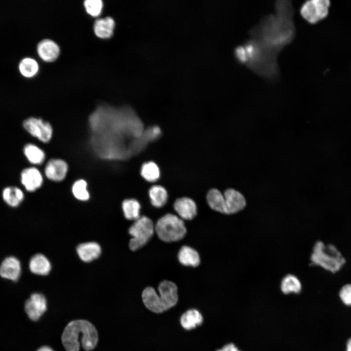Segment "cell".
<instances>
[{"label": "cell", "mask_w": 351, "mask_h": 351, "mask_svg": "<svg viewBox=\"0 0 351 351\" xmlns=\"http://www.w3.org/2000/svg\"><path fill=\"white\" fill-rule=\"evenodd\" d=\"M293 14L291 1L277 0L274 13L263 18L250 31V38L243 45L245 65L261 77L272 81L278 78L277 56L295 34Z\"/></svg>", "instance_id": "6da1fadb"}, {"label": "cell", "mask_w": 351, "mask_h": 351, "mask_svg": "<svg viewBox=\"0 0 351 351\" xmlns=\"http://www.w3.org/2000/svg\"><path fill=\"white\" fill-rule=\"evenodd\" d=\"M136 117L129 107L115 108L106 104L98 106L89 118L90 143L96 155L108 160L126 156L124 139L136 135Z\"/></svg>", "instance_id": "7a4b0ae2"}, {"label": "cell", "mask_w": 351, "mask_h": 351, "mask_svg": "<svg viewBox=\"0 0 351 351\" xmlns=\"http://www.w3.org/2000/svg\"><path fill=\"white\" fill-rule=\"evenodd\" d=\"M61 341L67 351H78L80 345L86 351L94 349L98 342V334L94 326L85 320L69 322L63 330Z\"/></svg>", "instance_id": "3957f363"}, {"label": "cell", "mask_w": 351, "mask_h": 351, "mask_svg": "<svg viewBox=\"0 0 351 351\" xmlns=\"http://www.w3.org/2000/svg\"><path fill=\"white\" fill-rule=\"evenodd\" d=\"M159 295L152 287H147L142 293L145 307L151 311L160 313L174 307L178 301L177 288L170 281H162L158 287Z\"/></svg>", "instance_id": "277c9868"}, {"label": "cell", "mask_w": 351, "mask_h": 351, "mask_svg": "<svg viewBox=\"0 0 351 351\" xmlns=\"http://www.w3.org/2000/svg\"><path fill=\"white\" fill-rule=\"evenodd\" d=\"M310 259L312 265L332 273L339 272L346 263L345 257L335 245L325 244L321 241L315 242Z\"/></svg>", "instance_id": "5b68a950"}, {"label": "cell", "mask_w": 351, "mask_h": 351, "mask_svg": "<svg viewBox=\"0 0 351 351\" xmlns=\"http://www.w3.org/2000/svg\"><path fill=\"white\" fill-rule=\"evenodd\" d=\"M155 229L159 239L166 242L178 241L186 234V228L182 219L171 214L160 217Z\"/></svg>", "instance_id": "8992f818"}, {"label": "cell", "mask_w": 351, "mask_h": 351, "mask_svg": "<svg viewBox=\"0 0 351 351\" xmlns=\"http://www.w3.org/2000/svg\"><path fill=\"white\" fill-rule=\"evenodd\" d=\"M155 227L153 221L146 216H140L135 220L129 229L132 236L129 246L132 251H136L144 246L153 236Z\"/></svg>", "instance_id": "52a82bcc"}, {"label": "cell", "mask_w": 351, "mask_h": 351, "mask_svg": "<svg viewBox=\"0 0 351 351\" xmlns=\"http://www.w3.org/2000/svg\"><path fill=\"white\" fill-rule=\"evenodd\" d=\"M330 6L328 0H308L301 6L300 14L309 23H316L327 16Z\"/></svg>", "instance_id": "ba28073f"}, {"label": "cell", "mask_w": 351, "mask_h": 351, "mask_svg": "<svg viewBox=\"0 0 351 351\" xmlns=\"http://www.w3.org/2000/svg\"><path fill=\"white\" fill-rule=\"evenodd\" d=\"M24 129L32 136L44 143L52 138L53 131L51 125L41 118L30 117L23 122Z\"/></svg>", "instance_id": "9c48e42d"}, {"label": "cell", "mask_w": 351, "mask_h": 351, "mask_svg": "<svg viewBox=\"0 0 351 351\" xmlns=\"http://www.w3.org/2000/svg\"><path fill=\"white\" fill-rule=\"evenodd\" d=\"M24 309L31 320L37 321L46 311L47 302L45 297L41 293L32 294L26 301Z\"/></svg>", "instance_id": "30bf717a"}, {"label": "cell", "mask_w": 351, "mask_h": 351, "mask_svg": "<svg viewBox=\"0 0 351 351\" xmlns=\"http://www.w3.org/2000/svg\"><path fill=\"white\" fill-rule=\"evenodd\" d=\"M68 169V164L64 160L59 158H53L50 159L46 164L44 173L49 179L58 182L65 178Z\"/></svg>", "instance_id": "8fae6325"}, {"label": "cell", "mask_w": 351, "mask_h": 351, "mask_svg": "<svg viewBox=\"0 0 351 351\" xmlns=\"http://www.w3.org/2000/svg\"><path fill=\"white\" fill-rule=\"evenodd\" d=\"M225 214H233L243 209L246 204L244 196L239 192L228 189L224 193Z\"/></svg>", "instance_id": "7c38bea8"}, {"label": "cell", "mask_w": 351, "mask_h": 351, "mask_svg": "<svg viewBox=\"0 0 351 351\" xmlns=\"http://www.w3.org/2000/svg\"><path fill=\"white\" fill-rule=\"evenodd\" d=\"M20 176L21 183L29 192L35 191L42 184V176L40 171L35 167L24 169Z\"/></svg>", "instance_id": "4fadbf2b"}, {"label": "cell", "mask_w": 351, "mask_h": 351, "mask_svg": "<svg viewBox=\"0 0 351 351\" xmlns=\"http://www.w3.org/2000/svg\"><path fill=\"white\" fill-rule=\"evenodd\" d=\"M39 56L46 62L55 60L59 55L58 45L53 40L44 39L39 41L37 46Z\"/></svg>", "instance_id": "5bb4252c"}, {"label": "cell", "mask_w": 351, "mask_h": 351, "mask_svg": "<svg viewBox=\"0 0 351 351\" xmlns=\"http://www.w3.org/2000/svg\"><path fill=\"white\" fill-rule=\"evenodd\" d=\"M174 208L183 219L192 220L197 214V206L195 202L188 197L177 199L174 202Z\"/></svg>", "instance_id": "9a60e30c"}, {"label": "cell", "mask_w": 351, "mask_h": 351, "mask_svg": "<svg viewBox=\"0 0 351 351\" xmlns=\"http://www.w3.org/2000/svg\"><path fill=\"white\" fill-rule=\"evenodd\" d=\"M21 271L20 261L16 257L10 256L6 258L0 266V275L5 279L17 281Z\"/></svg>", "instance_id": "2e32d148"}, {"label": "cell", "mask_w": 351, "mask_h": 351, "mask_svg": "<svg viewBox=\"0 0 351 351\" xmlns=\"http://www.w3.org/2000/svg\"><path fill=\"white\" fill-rule=\"evenodd\" d=\"M77 252L81 260L89 262L99 256L101 250L100 245L97 242H89L78 245Z\"/></svg>", "instance_id": "e0dca14e"}, {"label": "cell", "mask_w": 351, "mask_h": 351, "mask_svg": "<svg viewBox=\"0 0 351 351\" xmlns=\"http://www.w3.org/2000/svg\"><path fill=\"white\" fill-rule=\"evenodd\" d=\"M115 26L114 20L111 17L98 19L94 24V33L99 38H109L113 34Z\"/></svg>", "instance_id": "ac0fdd59"}, {"label": "cell", "mask_w": 351, "mask_h": 351, "mask_svg": "<svg viewBox=\"0 0 351 351\" xmlns=\"http://www.w3.org/2000/svg\"><path fill=\"white\" fill-rule=\"evenodd\" d=\"M29 269L34 274L45 275L51 269V265L48 258L44 255L38 254L31 258L29 263Z\"/></svg>", "instance_id": "d6986e66"}, {"label": "cell", "mask_w": 351, "mask_h": 351, "mask_svg": "<svg viewBox=\"0 0 351 351\" xmlns=\"http://www.w3.org/2000/svg\"><path fill=\"white\" fill-rule=\"evenodd\" d=\"M179 262L183 265L195 267L200 262V256L197 252L193 248L183 246L179 250L178 255Z\"/></svg>", "instance_id": "ffe728a7"}, {"label": "cell", "mask_w": 351, "mask_h": 351, "mask_svg": "<svg viewBox=\"0 0 351 351\" xmlns=\"http://www.w3.org/2000/svg\"><path fill=\"white\" fill-rule=\"evenodd\" d=\"M203 316L197 310L192 309L184 312L180 318L182 327L186 330H191L200 325L203 322Z\"/></svg>", "instance_id": "44dd1931"}, {"label": "cell", "mask_w": 351, "mask_h": 351, "mask_svg": "<svg viewBox=\"0 0 351 351\" xmlns=\"http://www.w3.org/2000/svg\"><path fill=\"white\" fill-rule=\"evenodd\" d=\"M149 196L153 206L156 208L163 207L167 202L168 193L162 186H152L149 190Z\"/></svg>", "instance_id": "7402d4cb"}, {"label": "cell", "mask_w": 351, "mask_h": 351, "mask_svg": "<svg viewBox=\"0 0 351 351\" xmlns=\"http://www.w3.org/2000/svg\"><path fill=\"white\" fill-rule=\"evenodd\" d=\"M208 205L213 210L225 214V199L224 195L218 190L212 189L207 195Z\"/></svg>", "instance_id": "603a6c76"}, {"label": "cell", "mask_w": 351, "mask_h": 351, "mask_svg": "<svg viewBox=\"0 0 351 351\" xmlns=\"http://www.w3.org/2000/svg\"><path fill=\"white\" fill-rule=\"evenodd\" d=\"M141 206L139 202L134 198L126 199L122 203V209L125 217L130 220H136L140 216Z\"/></svg>", "instance_id": "cb8c5ba5"}, {"label": "cell", "mask_w": 351, "mask_h": 351, "mask_svg": "<svg viewBox=\"0 0 351 351\" xmlns=\"http://www.w3.org/2000/svg\"><path fill=\"white\" fill-rule=\"evenodd\" d=\"M2 197L8 205L11 207H16L23 200L24 194L18 187H8L3 190Z\"/></svg>", "instance_id": "d4e9b609"}, {"label": "cell", "mask_w": 351, "mask_h": 351, "mask_svg": "<svg viewBox=\"0 0 351 351\" xmlns=\"http://www.w3.org/2000/svg\"><path fill=\"white\" fill-rule=\"evenodd\" d=\"M24 154L28 161L34 164H40L44 160V151L33 144H27L23 149Z\"/></svg>", "instance_id": "484cf974"}, {"label": "cell", "mask_w": 351, "mask_h": 351, "mask_svg": "<svg viewBox=\"0 0 351 351\" xmlns=\"http://www.w3.org/2000/svg\"><path fill=\"white\" fill-rule=\"evenodd\" d=\"M19 69L20 73L24 77L32 78L38 73L39 66L35 59L26 57L20 61Z\"/></svg>", "instance_id": "4316f807"}, {"label": "cell", "mask_w": 351, "mask_h": 351, "mask_svg": "<svg viewBox=\"0 0 351 351\" xmlns=\"http://www.w3.org/2000/svg\"><path fill=\"white\" fill-rule=\"evenodd\" d=\"M281 289L285 294L297 293L301 290V284L297 277L292 274H288L282 280Z\"/></svg>", "instance_id": "83f0119b"}, {"label": "cell", "mask_w": 351, "mask_h": 351, "mask_svg": "<svg viewBox=\"0 0 351 351\" xmlns=\"http://www.w3.org/2000/svg\"><path fill=\"white\" fill-rule=\"evenodd\" d=\"M141 176L149 182H155L160 176V170L157 164L153 161L143 164L140 170Z\"/></svg>", "instance_id": "f1b7e54d"}, {"label": "cell", "mask_w": 351, "mask_h": 351, "mask_svg": "<svg viewBox=\"0 0 351 351\" xmlns=\"http://www.w3.org/2000/svg\"><path fill=\"white\" fill-rule=\"evenodd\" d=\"M72 192L76 198L80 201H87L90 198L87 190V183L82 179L76 180L72 186Z\"/></svg>", "instance_id": "f546056e"}, {"label": "cell", "mask_w": 351, "mask_h": 351, "mask_svg": "<svg viewBox=\"0 0 351 351\" xmlns=\"http://www.w3.org/2000/svg\"><path fill=\"white\" fill-rule=\"evenodd\" d=\"M83 4L86 12L92 17H98L102 12L103 4L101 0H86Z\"/></svg>", "instance_id": "4dcf8cb0"}, {"label": "cell", "mask_w": 351, "mask_h": 351, "mask_svg": "<svg viewBox=\"0 0 351 351\" xmlns=\"http://www.w3.org/2000/svg\"><path fill=\"white\" fill-rule=\"evenodd\" d=\"M339 295L344 304L351 306V283L344 285L339 291Z\"/></svg>", "instance_id": "1f68e13d"}, {"label": "cell", "mask_w": 351, "mask_h": 351, "mask_svg": "<svg viewBox=\"0 0 351 351\" xmlns=\"http://www.w3.org/2000/svg\"><path fill=\"white\" fill-rule=\"evenodd\" d=\"M234 54L238 62L246 64L247 57L245 49L242 45L238 46L235 48Z\"/></svg>", "instance_id": "d6a6232c"}, {"label": "cell", "mask_w": 351, "mask_h": 351, "mask_svg": "<svg viewBox=\"0 0 351 351\" xmlns=\"http://www.w3.org/2000/svg\"><path fill=\"white\" fill-rule=\"evenodd\" d=\"M216 351H240L233 344L229 343L222 347L221 349L218 350Z\"/></svg>", "instance_id": "836d02e7"}, {"label": "cell", "mask_w": 351, "mask_h": 351, "mask_svg": "<svg viewBox=\"0 0 351 351\" xmlns=\"http://www.w3.org/2000/svg\"><path fill=\"white\" fill-rule=\"evenodd\" d=\"M37 351H54L51 348L48 346H43L39 348Z\"/></svg>", "instance_id": "e575fe53"}, {"label": "cell", "mask_w": 351, "mask_h": 351, "mask_svg": "<svg viewBox=\"0 0 351 351\" xmlns=\"http://www.w3.org/2000/svg\"><path fill=\"white\" fill-rule=\"evenodd\" d=\"M347 351H351V338L349 339L347 341Z\"/></svg>", "instance_id": "d590c367"}]
</instances>
